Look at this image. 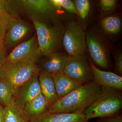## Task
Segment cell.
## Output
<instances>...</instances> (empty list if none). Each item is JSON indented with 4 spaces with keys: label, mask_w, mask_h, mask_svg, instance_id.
I'll list each match as a JSON object with an SVG mask.
<instances>
[{
    "label": "cell",
    "mask_w": 122,
    "mask_h": 122,
    "mask_svg": "<svg viewBox=\"0 0 122 122\" xmlns=\"http://www.w3.org/2000/svg\"><path fill=\"white\" fill-rule=\"evenodd\" d=\"M102 90V86L92 80L58 99L51 106L48 112H84L100 95Z\"/></svg>",
    "instance_id": "cell-1"
},
{
    "label": "cell",
    "mask_w": 122,
    "mask_h": 122,
    "mask_svg": "<svg viewBox=\"0 0 122 122\" xmlns=\"http://www.w3.org/2000/svg\"><path fill=\"white\" fill-rule=\"evenodd\" d=\"M122 107V92L102 86L100 95L84 112L89 121L93 118L117 117Z\"/></svg>",
    "instance_id": "cell-2"
},
{
    "label": "cell",
    "mask_w": 122,
    "mask_h": 122,
    "mask_svg": "<svg viewBox=\"0 0 122 122\" xmlns=\"http://www.w3.org/2000/svg\"><path fill=\"white\" fill-rule=\"evenodd\" d=\"M37 33V39L41 55L46 56L57 52L62 42L65 28L61 24L48 25L44 21L31 18Z\"/></svg>",
    "instance_id": "cell-3"
},
{
    "label": "cell",
    "mask_w": 122,
    "mask_h": 122,
    "mask_svg": "<svg viewBox=\"0 0 122 122\" xmlns=\"http://www.w3.org/2000/svg\"><path fill=\"white\" fill-rule=\"evenodd\" d=\"M41 70L35 62H6L0 68V78L11 83L16 91L23 84L39 74Z\"/></svg>",
    "instance_id": "cell-4"
},
{
    "label": "cell",
    "mask_w": 122,
    "mask_h": 122,
    "mask_svg": "<svg viewBox=\"0 0 122 122\" xmlns=\"http://www.w3.org/2000/svg\"><path fill=\"white\" fill-rule=\"evenodd\" d=\"M62 43L69 56L83 55L86 48V33L80 24L70 21L65 29Z\"/></svg>",
    "instance_id": "cell-5"
},
{
    "label": "cell",
    "mask_w": 122,
    "mask_h": 122,
    "mask_svg": "<svg viewBox=\"0 0 122 122\" xmlns=\"http://www.w3.org/2000/svg\"><path fill=\"white\" fill-rule=\"evenodd\" d=\"M63 72L69 78L82 85L93 80L89 61L84 54L69 56Z\"/></svg>",
    "instance_id": "cell-6"
},
{
    "label": "cell",
    "mask_w": 122,
    "mask_h": 122,
    "mask_svg": "<svg viewBox=\"0 0 122 122\" xmlns=\"http://www.w3.org/2000/svg\"><path fill=\"white\" fill-rule=\"evenodd\" d=\"M41 55L37 37L35 36L21 43L12 50L7 57V61L12 63L20 62L36 63Z\"/></svg>",
    "instance_id": "cell-7"
},
{
    "label": "cell",
    "mask_w": 122,
    "mask_h": 122,
    "mask_svg": "<svg viewBox=\"0 0 122 122\" xmlns=\"http://www.w3.org/2000/svg\"><path fill=\"white\" fill-rule=\"evenodd\" d=\"M4 38L5 47L14 46L26 37L30 31V26L28 24L11 14Z\"/></svg>",
    "instance_id": "cell-8"
},
{
    "label": "cell",
    "mask_w": 122,
    "mask_h": 122,
    "mask_svg": "<svg viewBox=\"0 0 122 122\" xmlns=\"http://www.w3.org/2000/svg\"><path fill=\"white\" fill-rule=\"evenodd\" d=\"M15 6V9L21 10L31 18L41 20L43 17L52 12L56 9L51 0H20L10 1Z\"/></svg>",
    "instance_id": "cell-9"
},
{
    "label": "cell",
    "mask_w": 122,
    "mask_h": 122,
    "mask_svg": "<svg viewBox=\"0 0 122 122\" xmlns=\"http://www.w3.org/2000/svg\"><path fill=\"white\" fill-rule=\"evenodd\" d=\"M100 37L96 33L87 32L86 34V47L95 63L99 66L106 69L109 66V53Z\"/></svg>",
    "instance_id": "cell-10"
},
{
    "label": "cell",
    "mask_w": 122,
    "mask_h": 122,
    "mask_svg": "<svg viewBox=\"0 0 122 122\" xmlns=\"http://www.w3.org/2000/svg\"><path fill=\"white\" fill-rule=\"evenodd\" d=\"M39 75L33 77L17 90L14 102L22 109L41 93L38 80Z\"/></svg>",
    "instance_id": "cell-11"
},
{
    "label": "cell",
    "mask_w": 122,
    "mask_h": 122,
    "mask_svg": "<svg viewBox=\"0 0 122 122\" xmlns=\"http://www.w3.org/2000/svg\"><path fill=\"white\" fill-rule=\"evenodd\" d=\"M93 80L101 86L122 90V77L113 72L101 70L89 59Z\"/></svg>",
    "instance_id": "cell-12"
},
{
    "label": "cell",
    "mask_w": 122,
    "mask_h": 122,
    "mask_svg": "<svg viewBox=\"0 0 122 122\" xmlns=\"http://www.w3.org/2000/svg\"><path fill=\"white\" fill-rule=\"evenodd\" d=\"M30 122H89L84 112L46 113L30 119Z\"/></svg>",
    "instance_id": "cell-13"
},
{
    "label": "cell",
    "mask_w": 122,
    "mask_h": 122,
    "mask_svg": "<svg viewBox=\"0 0 122 122\" xmlns=\"http://www.w3.org/2000/svg\"><path fill=\"white\" fill-rule=\"evenodd\" d=\"M46 56L42 63V70L51 74L63 71L69 58V56L58 52Z\"/></svg>",
    "instance_id": "cell-14"
},
{
    "label": "cell",
    "mask_w": 122,
    "mask_h": 122,
    "mask_svg": "<svg viewBox=\"0 0 122 122\" xmlns=\"http://www.w3.org/2000/svg\"><path fill=\"white\" fill-rule=\"evenodd\" d=\"M58 99L67 95L81 86L69 78L62 71L51 74Z\"/></svg>",
    "instance_id": "cell-15"
},
{
    "label": "cell",
    "mask_w": 122,
    "mask_h": 122,
    "mask_svg": "<svg viewBox=\"0 0 122 122\" xmlns=\"http://www.w3.org/2000/svg\"><path fill=\"white\" fill-rule=\"evenodd\" d=\"M52 105L50 101L41 93L23 110L26 117L30 119L48 113Z\"/></svg>",
    "instance_id": "cell-16"
},
{
    "label": "cell",
    "mask_w": 122,
    "mask_h": 122,
    "mask_svg": "<svg viewBox=\"0 0 122 122\" xmlns=\"http://www.w3.org/2000/svg\"><path fill=\"white\" fill-rule=\"evenodd\" d=\"M38 80L42 94L50 101L52 105H53L58 98L52 75L41 70Z\"/></svg>",
    "instance_id": "cell-17"
},
{
    "label": "cell",
    "mask_w": 122,
    "mask_h": 122,
    "mask_svg": "<svg viewBox=\"0 0 122 122\" xmlns=\"http://www.w3.org/2000/svg\"><path fill=\"white\" fill-rule=\"evenodd\" d=\"M16 91L8 81L0 78V104L7 106L14 102Z\"/></svg>",
    "instance_id": "cell-18"
},
{
    "label": "cell",
    "mask_w": 122,
    "mask_h": 122,
    "mask_svg": "<svg viewBox=\"0 0 122 122\" xmlns=\"http://www.w3.org/2000/svg\"><path fill=\"white\" fill-rule=\"evenodd\" d=\"M5 122H30L23 109L13 102L4 107Z\"/></svg>",
    "instance_id": "cell-19"
},
{
    "label": "cell",
    "mask_w": 122,
    "mask_h": 122,
    "mask_svg": "<svg viewBox=\"0 0 122 122\" xmlns=\"http://www.w3.org/2000/svg\"><path fill=\"white\" fill-rule=\"evenodd\" d=\"M101 25L103 30L110 34H115L120 31L122 22L120 18L115 16H110L103 18Z\"/></svg>",
    "instance_id": "cell-20"
},
{
    "label": "cell",
    "mask_w": 122,
    "mask_h": 122,
    "mask_svg": "<svg viewBox=\"0 0 122 122\" xmlns=\"http://www.w3.org/2000/svg\"><path fill=\"white\" fill-rule=\"evenodd\" d=\"M74 4L77 9L78 15L82 20L87 17L90 8V2L88 0H76Z\"/></svg>",
    "instance_id": "cell-21"
},
{
    "label": "cell",
    "mask_w": 122,
    "mask_h": 122,
    "mask_svg": "<svg viewBox=\"0 0 122 122\" xmlns=\"http://www.w3.org/2000/svg\"><path fill=\"white\" fill-rule=\"evenodd\" d=\"M11 15L5 8L3 12L0 13V38L4 40L9 18Z\"/></svg>",
    "instance_id": "cell-22"
},
{
    "label": "cell",
    "mask_w": 122,
    "mask_h": 122,
    "mask_svg": "<svg viewBox=\"0 0 122 122\" xmlns=\"http://www.w3.org/2000/svg\"><path fill=\"white\" fill-rule=\"evenodd\" d=\"M117 1L115 0H101L99 6L102 12L108 14L113 12L116 7Z\"/></svg>",
    "instance_id": "cell-23"
},
{
    "label": "cell",
    "mask_w": 122,
    "mask_h": 122,
    "mask_svg": "<svg viewBox=\"0 0 122 122\" xmlns=\"http://www.w3.org/2000/svg\"><path fill=\"white\" fill-rule=\"evenodd\" d=\"M61 8H63L68 12L78 14L74 2L70 0H58Z\"/></svg>",
    "instance_id": "cell-24"
},
{
    "label": "cell",
    "mask_w": 122,
    "mask_h": 122,
    "mask_svg": "<svg viewBox=\"0 0 122 122\" xmlns=\"http://www.w3.org/2000/svg\"><path fill=\"white\" fill-rule=\"evenodd\" d=\"M115 69L116 74L122 76V53L117 55L115 57Z\"/></svg>",
    "instance_id": "cell-25"
},
{
    "label": "cell",
    "mask_w": 122,
    "mask_h": 122,
    "mask_svg": "<svg viewBox=\"0 0 122 122\" xmlns=\"http://www.w3.org/2000/svg\"><path fill=\"white\" fill-rule=\"evenodd\" d=\"M97 122H122V115L112 117L98 118Z\"/></svg>",
    "instance_id": "cell-26"
},
{
    "label": "cell",
    "mask_w": 122,
    "mask_h": 122,
    "mask_svg": "<svg viewBox=\"0 0 122 122\" xmlns=\"http://www.w3.org/2000/svg\"><path fill=\"white\" fill-rule=\"evenodd\" d=\"M6 52L0 51V68L7 61Z\"/></svg>",
    "instance_id": "cell-27"
},
{
    "label": "cell",
    "mask_w": 122,
    "mask_h": 122,
    "mask_svg": "<svg viewBox=\"0 0 122 122\" xmlns=\"http://www.w3.org/2000/svg\"><path fill=\"white\" fill-rule=\"evenodd\" d=\"M5 113L4 107L0 104V122H5Z\"/></svg>",
    "instance_id": "cell-28"
},
{
    "label": "cell",
    "mask_w": 122,
    "mask_h": 122,
    "mask_svg": "<svg viewBox=\"0 0 122 122\" xmlns=\"http://www.w3.org/2000/svg\"><path fill=\"white\" fill-rule=\"evenodd\" d=\"M0 51L6 52V48L5 47L4 39L0 38Z\"/></svg>",
    "instance_id": "cell-29"
}]
</instances>
